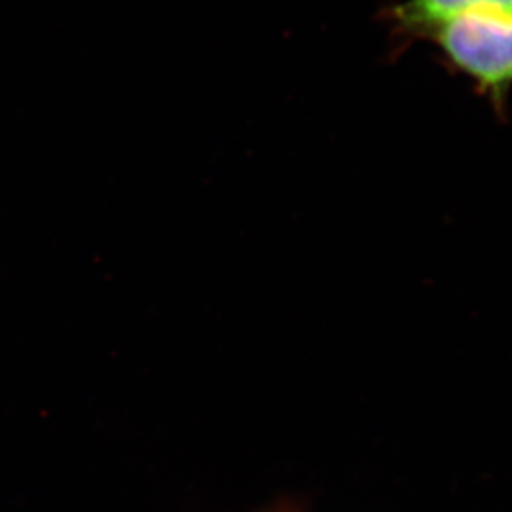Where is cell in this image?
Masks as SVG:
<instances>
[{
  "mask_svg": "<svg viewBox=\"0 0 512 512\" xmlns=\"http://www.w3.org/2000/svg\"><path fill=\"white\" fill-rule=\"evenodd\" d=\"M453 72L474 83L503 115L512 90V17L471 12L446 20L426 35Z\"/></svg>",
  "mask_w": 512,
  "mask_h": 512,
  "instance_id": "cell-1",
  "label": "cell"
},
{
  "mask_svg": "<svg viewBox=\"0 0 512 512\" xmlns=\"http://www.w3.org/2000/svg\"><path fill=\"white\" fill-rule=\"evenodd\" d=\"M471 12L511 15L512 0H403L385 12L392 35L403 44L423 40L446 20Z\"/></svg>",
  "mask_w": 512,
  "mask_h": 512,
  "instance_id": "cell-2",
  "label": "cell"
}]
</instances>
